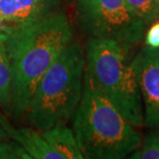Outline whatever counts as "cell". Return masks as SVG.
<instances>
[{"mask_svg":"<svg viewBox=\"0 0 159 159\" xmlns=\"http://www.w3.org/2000/svg\"><path fill=\"white\" fill-rule=\"evenodd\" d=\"M1 32L11 77V109L25 115L37 83L58 54L74 39V28L62 11L22 25H6Z\"/></svg>","mask_w":159,"mask_h":159,"instance_id":"6da1fadb","label":"cell"},{"mask_svg":"<svg viewBox=\"0 0 159 159\" xmlns=\"http://www.w3.org/2000/svg\"><path fill=\"white\" fill-rule=\"evenodd\" d=\"M72 130L87 159L129 157L142 143L136 127L101 93L86 72Z\"/></svg>","mask_w":159,"mask_h":159,"instance_id":"7a4b0ae2","label":"cell"},{"mask_svg":"<svg viewBox=\"0 0 159 159\" xmlns=\"http://www.w3.org/2000/svg\"><path fill=\"white\" fill-rule=\"evenodd\" d=\"M86 67L85 49L75 39L64 47L37 83L27 110L39 131L66 124L81 100Z\"/></svg>","mask_w":159,"mask_h":159,"instance_id":"3957f363","label":"cell"},{"mask_svg":"<svg viewBox=\"0 0 159 159\" xmlns=\"http://www.w3.org/2000/svg\"><path fill=\"white\" fill-rule=\"evenodd\" d=\"M130 47L90 37L85 49V72L119 112L139 128L144 126V107L129 57Z\"/></svg>","mask_w":159,"mask_h":159,"instance_id":"277c9868","label":"cell"},{"mask_svg":"<svg viewBox=\"0 0 159 159\" xmlns=\"http://www.w3.org/2000/svg\"><path fill=\"white\" fill-rule=\"evenodd\" d=\"M77 19L90 37L134 46L144 39L147 25L130 11L125 0H75Z\"/></svg>","mask_w":159,"mask_h":159,"instance_id":"5b68a950","label":"cell"},{"mask_svg":"<svg viewBox=\"0 0 159 159\" xmlns=\"http://www.w3.org/2000/svg\"><path fill=\"white\" fill-rule=\"evenodd\" d=\"M144 107V125L159 129V48L143 47L131 61Z\"/></svg>","mask_w":159,"mask_h":159,"instance_id":"8992f818","label":"cell"},{"mask_svg":"<svg viewBox=\"0 0 159 159\" xmlns=\"http://www.w3.org/2000/svg\"><path fill=\"white\" fill-rule=\"evenodd\" d=\"M61 11V0H0V18L6 25H22Z\"/></svg>","mask_w":159,"mask_h":159,"instance_id":"52a82bcc","label":"cell"},{"mask_svg":"<svg viewBox=\"0 0 159 159\" xmlns=\"http://www.w3.org/2000/svg\"><path fill=\"white\" fill-rule=\"evenodd\" d=\"M9 138L18 143L31 159H61L60 155L48 144L41 131L35 128H15L11 126Z\"/></svg>","mask_w":159,"mask_h":159,"instance_id":"ba28073f","label":"cell"},{"mask_svg":"<svg viewBox=\"0 0 159 159\" xmlns=\"http://www.w3.org/2000/svg\"><path fill=\"white\" fill-rule=\"evenodd\" d=\"M41 134L54 151L60 155L61 159H83L74 130L66 124H59L50 129L41 131Z\"/></svg>","mask_w":159,"mask_h":159,"instance_id":"9c48e42d","label":"cell"},{"mask_svg":"<svg viewBox=\"0 0 159 159\" xmlns=\"http://www.w3.org/2000/svg\"><path fill=\"white\" fill-rule=\"evenodd\" d=\"M0 107L11 109V77L4 34L0 32Z\"/></svg>","mask_w":159,"mask_h":159,"instance_id":"30bf717a","label":"cell"},{"mask_svg":"<svg viewBox=\"0 0 159 159\" xmlns=\"http://www.w3.org/2000/svg\"><path fill=\"white\" fill-rule=\"evenodd\" d=\"M11 125L0 113V159H30L23 148L9 138Z\"/></svg>","mask_w":159,"mask_h":159,"instance_id":"8fae6325","label":"cell"},{"mask_svg":"<svg viewBox=\"0 0 159 159\" xmlns=\"http://www.w3.org/2000/svg\"><path fill=\"white\" fill-rule=\"evenodd\" d=\"M129 9L147 25L159 17V0H125Z\"/></svg>","mask_w":159,"mask_h":159,"instance_id":"7c38bea8","label":"cell"},{"mask_svg":"<svg viewBox=\"0 0 159 159\" xmlns=\"http://www.w3.org/2000/svg\"><path fill=\"white\" fill-rule=\"evenodd\" d=\"M131 159H159V129L142 141L139 147L130 154Z\"/></svg>","mask_w":159,"mask_h":159,"instance_id":"4fadbf2b","label":"cell"},{"mask_svg":"<svg viewBox=\"0 0 159 159\" xmlns=\"http://www.w3.org/2000/svg\"><path fill=\"white\" fill-rule=\"evenodd\" d=\"M145 46L158 49L159 48V17L147 26L144 35Z\"/></svg>","mask_w":159,"mask_h":159,"instance_id":"5bb4252c","label":"cell"},{"mask_svg":"<svg viewBox=\"0 0 159 159\" xmlns=\"http://www.w3.org/2000/svg\"><path fill=\"white\" fill-rule=\"evenodd\" d=\"M65 1H67V2H75V0H65Z\"/></svg>","mask_w":159,"mask_h":159,"instance_id":"9a60e30c","label":"cell"}]
</instances>
